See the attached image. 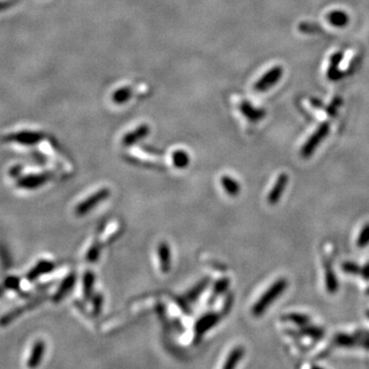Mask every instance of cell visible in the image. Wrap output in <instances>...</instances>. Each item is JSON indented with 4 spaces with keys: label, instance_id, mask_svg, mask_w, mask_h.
Wrapping results in <instances>:
<instances>
[{
    "label": "cell",
    "instance_id": "18",
    "mask_svg": "<svg viewBox=\"0 0 369 369\" xmlns=\"http://www.w3.org/2000/svg\"><path fill=\"white\" fill-rule=\"evenodd\" d=\"M209 283H210V279L208 277L203 278L201 281L198 282V284H196L186 295L187 301L190 302H194L195 301H197L200 298V296L203 294V291H204L208 287Z\"/></svg>",
    "mask_w": 369,
    "mask_h": 369
},
{
    "label": "cell",
    "instance_id": "11",
    "mask_svg": "<svg viewBox=\"0 0 369 369\" xmlns=\"http://www.w3.org/2000/svg\"><path fill=\"white\" fill-rule=\"evenodd\" d=\"M280 75H281V70L279 68H273L269 70L257 81L256 85H254V88L259 92H265L267 88L272 86L278 80Z\"/></svg>",
    "mask_w": 369,
    "mask_h": 369
},
{
    "label": "cell",
    "instance_id": "38",
    "mask_svg": "<svg viewBox=\"0 0 369 369\" xmlns=\"http://www.w3.org/2000/svg\"><path fill=\"white\" fill-rule=\"evenodd\" d=\"M366 294H367V295H369V288H368V289L366 290Z\"/></svg>",
    "mask_w": 369,
    "mask_h": 369
},
{
    "label": "cell",
    "instance_id": "32",
    "mask_svg": "<svg viewBox=\"0 0 369 369\" xmlns=\"http://www.w3.org/2000/svg\"><path fill=\"white\" fill-rule=\"evenodd\" d=\"M21 172H22V167H20V165H17V167L12 168L9 170V175L12 176V177H18V176H20Z\"/></svg>",
    "mask_w": 369,
    "mask_h": 369
},
{
    "label": "cell",
    "instance_id": "29",
    "mask_svg": "<svg viewBox=\"0 0 369 369\" xmlns=\"http://www.w3.org/2000/svg\"><path fill=\"white\" fill-rule=\"evenodd\" d=\"M100 253H101V246L99 243L93 244L90 249H88L86 253V260L90 263H96L99 258H100Z\"/></svg>",
    "mask_w": 369,
    "mask_h": 369
},
{
    "label": "cell",
    "instance_id": "3",
    "mask_svg": "<svg viewBox=\"0 0 369 369\" xmlns=\"http://www.w3.org/2000/svg\"><path fill=\"white\" fill-rule=\"evenodd\" d=\"M220 321H221V314H218V313L209 312L201 316L194 326L195 336L198 338H201L203 335L209 332V330L212 327H214Z\"/></svg>",
    "mask_w": 369,
    "mask_h": 369
},
{
    "label": "cell",
    "instance_id": "13",
    "mask_svg": "<svg viewBox=\"0 0 369 369\" xmlns=\"http://www.w3.org/2000/svg\"><path fill=\"white\" fill-rule=\"evenodd\" d=\"M158 258L162 273L168 274L171 269V251L167 242H161L158 245Z\"/></svg>",
    "mask_w": 369,
    "mask_h": 369
},
{
    "label": "cell",
    "instance_id": "22",
    "mask_svg": "<svg viewBox=\"0 0 369 369\" xmlns=\"http://www.w3.org/2000/svg\"><path fill=\"white\" fill-rule=\"evenodd\" d=\"M244 356V349L242 347H236L234 348L229 356L227 357V360L223 366L224 369H233L238 365V363L241 361Z\"/></svg>",
    "mask_w": 369,
    "mask_h": 369
},
{
    "label": "cell",
    "instance_id": "35",
    "mask_svg": "<svg viewBox=\"0 0 369 369\" xmlns=\"http://www.w3.org/2000/svg\"><path fill=\"white\" fill-rule=\"evenodd\" d=\"M361 275L365 280H369V264H367L363 267L362 271H361Z\"/></svg>",
    "mask_w": 369,
    "mask_h": 369
},
{
    "label": "cell",
    "instance_id": "37",
    "mask_svg": "<svg viewBox=\"0 0 369 369\" xmlns=\"http://www.w3.org/2000/svg\"><path fill=\"white\" fill-rule=\"evenodd\" d=\"M366 316H367V317L369 318V311H367V312H366Z\"/></svg>",
    "mask_w": 369,
    "mask_h": 369
},
{
    "label": "cell",
    "instance_id": "19",
    "mask_svg": "<svg viewBox=\"0 0 369 369\" xmlns=\"http://www.w3.org/2000/svg\"><path fill=\"white\" fill-rule=\"evenodd\" d=\"M43 135L39 133H22L15 136H12V139L15 142H18L23 145H35L39 143L42 139Z\"/></svg>",
    "mask_w": 369,
    "mask_h": 369
},
{
    "label": "cell",
    "instance_id": "34",
    "mask_svg": "<svg viewBox=\"0 0 369 369\" xmlns=\"http://www.w3.org/2000/svg\"><path fill=\"white\" fill-rule=\"evenodd\" d=\"M358 343H360V346L363 348L369 350V337H360V339H358Z\"/></svg>",
    "mask_w": 369,
    "mask_h": 369
},
{
    "label": "cell",
    "instance_id": "2",
    "mask_svg": "<svg viewBox=\"0 0 369 369\" xmlns=\"http://www.w3.org/2000/svg\"><path fill=\"white\" fill-rule=\"evenodd\" d=\"M110 196V190L108 188H103L99 190L98 192L94 193L90 197H87L85 200L80 202L79 204L76 206L75 212L79 216L86 215L88 212L94 210L100 203L108 199Z\"/></svg>",
    "mask_w": 369,
    "mask_h": 369
},
{
    "label": "cell",
    "instance_id": "20",
    "mask_svg": "<svg viewBox=\"0 0 369 369\" xmlns=\"http://www.w3.org/2000/svg\"><path fill=\"white\" fill-rule=\"evenodd\" d=\"M230 279L229 278H221L218 281H215L213 284V288L211 291V296L209 298L208 302L211 304L212 302H214L216 299H218L221 295L225 294V292L228 290L229 286H230Z\"/></svg>",
    "mask_w": 369,
    "mask_h": 369
},
{
    "label": "cell",
    "instance_id": "5",
    "mask_svg": "<svg viewBox=\"0 0 369 369\" xmlns=\"http://www.w3.org/2000/svg\"><path fill=\"white\" fill-rule=\"evenodd\" d=\"M328 133V127L326 125H322L320 126L319 129H318L307 141V143L304 144L302 148V151H301V155L303 157V158H308L311 156V154L313 153V152L315 151L316 147L318 146V144H319L322 138L327 134Z\"/></svg>",
    "mask_w": 369,
    "mask_h": 369
},
{
    "label": "cell",
    "instance_id": "33",
    "mask_svg": "<svg viewBox=\"0 0 369 369\" xmlns=\"http://www.w3.org/2000/svg\"><path fill=\"white\" fill-rule=\"evenodd\" d=\"M232 302H233V296L230 295V296L228 297V299L226 301V304L224 306V313H228L229 311H230L231 306H232Z\"/></svg>",
    "mask_w": 369,
    "mask_h": 369
},
{
    "label": "cell",
    "instance_id": "8",
    "mask_svg": "<svg viewBox=\"0 0 369 369\" xmlns=\"http://www.w3.org/2000/svg\"><path fill=\"white\" fill-rule=\"evenodd\" d=\"M56 268V265L54 262H50V261H39L38 262L33 268L28 272L26 278L28 281L30 282H33L35 281V280H37L39 277L43 276V275H46L50 272H53Z\"/></svg>",
    "mask_w": 369,
    "mask_h": 369
},
{
    "label": "cell",
    "instance_id": "27",
    "mask_svg": "<svg viewBox=\"0 0 369 369\" xmlns=\"http://www.w3.org/2000/svg\"><path fill=\"white\" fill-rule=\"evenodd\" d=\"M3 287L5 289H8V290L20 291V289H21V279L17 276H9L4 280Z\"/></svg>",
    "mask_w": 369,
    "mask_h": 369
},
{
    "label": "cell",
    "instance_id": "1",
    "mask_svg": "<svg viewBox=\"0 0 369 369\" xmlns=\"http://www.w3.org/2000/svg\"><path fill=\"white\" fill-rule=\"evenodd\" d=\"M287 281L284 278L277 280V281L270 286V288L267 290L265 294L259 299V301L254 303V306L251 309V313L254 317H259L265 313V311L269 308L270 304L285 290L287 286Z\"/></svg>",
    "mask_w": 369,
    "mask_h": 369
},
{
    "label": "cell",
    "instance_id": "6",
    "mask_svg": "<svg viewBox=\"0 0 369 369\" xmlns=\"http://www.w3.org/2000/svg\"><path fill=\"white\" fill-rule=\"evenodd\" d=\"M150 134V127L147 124H142L132 132L127 133L122 137V145L125 147H131L142 141L148 134Z\"/></svg>",
    "mask_w": 369,
    "mask_h": 369
},
{
    "label": "cell",
    "instance_id": "26",
    "mask_svg": "<svg viewBox=\"0 0 369 369\" xmlns=\"http://www.w3.org/2000/svg\"><path fill=\"white\" fill-rule=\"evenodd\" d=\"M335 342L340 347H353L356 343H358V338L356 336L341 334L335 336Z\"/></svg>",
    "mask_w": 369,
    "mask_h": 369
},
{
    "label": "cell",
    "instance_id": "12",
    "mask_svg": "<svg viewBox=\"0 0 369 369\" xmlns=\"http://www.w3.org/2000/svg\"><path fill=\"white\" fill-rule=\"evenodd\" d=\"M45 354V342L41 339L36 340L32 347L29 359H28V367L35 368L39 366L43 360Z\"/></svg>",
    "mask_w": 369,
    "mask_h": 369
},
{
    "label": "cell",
    "instance_id": "15",
    "mask_svg": "<svg viewBox=\"0 0 369 369\" xmlns=\"http://www.w3.org/2000/svg\"><path fill=\"white\" fill-rule=\"evenodd\" d=\"M96 276L92 271H86L83 274L82 284H83V297L86 301H91L94 295Z\"/></svg>",
    "mask_w": 369,
    "mask_h": 369
},
{
    "label": "cell",
    "instance_id": "30",
    "mask_svg": "<svg viewBox=\"0 0 369 369\" xmlns=\"http://www.w3.org/2000/svg\"><path fill=\"white\" fill-rule=\"evenodd\" d=\"M341 269L342 271L347 273V274H352V275H358L361 274L362 268H360V266L352 263V262H346L341 265Z\"/></svg>",
    "mask_w": 369,
    "mask_h": 369
},
{
    "label": "cell",
    "instance_id": "9",
    "mask_svg": "<svg viewBox=\"0 0 369 369\" xmlns=\"http://www.w3.org/2000/svg\"><path fill=\"white\" fill-rule=\"evenodd\" d=\"M287 184H288V175L286 173L280 174L278 176V179H277L273 189L270 191V193L268 194V198H267V199H268V202L270 203V204L274 205L280 200V198H281Z\"/></svg>",
    "mask_w": 369,
    "mask_h": 369
},
{
    "label": "cell",
    "instance_id": "24",
    "mask_svg": "<svg viewBox=\"0 0 369 369\" xmlns=\"http://www.w3.org/2000/svg\"><path fill=\"white\" fill-rule=\"evenodd\" d=\"M302 335L314 339H321L324 336V330L317 326H303L301 330Z\"/></svg>",
    "mask_w": 369,
    "mask_h": 369
},
{
    "label": "cell",
    "instance_id": "25",
    "mask_svg": "<svg viewBox=\"0 0 369 369\" xmlns=\"http://www.w3.org/2000/svg\"><path fill=\"white\" fill-rule=\"evenodd\" d=\"M285 318L287 321L294 323L296 325H299V326H306L310 322V318L308 316L302 315V314H298V313H292V314L286 315Z\"/></svg>",
    "mask_w": 369,
    "mask_h": 369
},
{
    "label": "cell",
    "instance_id": "7",
    "mask_svg": "<svg viewBox=\"0 0 369 369\" xmlns=\"http://www.w3.org/2000/svg\"><path fill=\"white\" fill-rule=\"evenodd\" d=\"M76 279H77V275H76L75 273H70L69 275H67L63 279V281L61 282L58 290L56 291L55 296L53 297V301L55 302H62L70 294L71 290L75 286Z\"/></svg>",
    "mask_w": 369,
    "mask_h": 369
},
{
    "label": "cell",
    "instance_id": "31",
    "mask_svg": "<svg viewBox=\"0 0 369 369\" xmlns=\"http://www.w3.org/2000/svg\"><path fill=\"white\" fill-rule=\"evenodd\" d=\"M93 311L95 316H99L103 309V303H104V298L101 294H97L93 297Z\"/></svg>",
    "mask_w": 369,
    "mask_h": 369
},
{
    "label": "cell",
    "instance_id": "36",
    "mask_svg": "<svg viewBox=\"0 0 369 369\" xmlns=\"http://www.w3.org/2000/svg\"><path fill=\"white\" fill-rule=\"evenodd\" d=\"M5 290H6V289H5L3 286H0V298H2V297H3Z\"/></svg>",
    "mask_w": 369,
    "mask_h": 369
},
{
    "label": "cell",
    "instance_id": "10",
    "mask_svg": "<svg viewBox=\"0 0 369 369\" xmlns=\"http://www.w3.org/2000/svg\"><path fill=\"white\" fill-rule=\"evenodd\" d=\"M38 302H39V301H36L35 302H30L29 304H26V306L17 307L15 309H12V310L8 311L7 313H5L4 315H2L1 317H0V326L5 327V326L11 324L16 319H18V318L20 316H22L25 312H26L27 310H29V309L34 308L35 306H37Z\"/></svg>",
    "mask_w": 369,
    "mask_h": 369
},
{
    "label": "cell",
    "instance_id": "21",
    "mask_svg": "<svg viewBox=\"0 0 369 369\" xmlns=\"http://www.w3.org/2000/svg\"><path fill=\"white\" fill-rule=\"evenodd\" d=\"M173 167L179 169H185L190 165V155L184 150H175L171 155Z\"/></svg>",
    "mask_w": 369,
    "mask_h": 369
},
{
    "label": "cell",
    "instance_id": "14",
    "mask_svg": "<svg viewBox=\"0 0 369 369\" xmlns=\"http://www.w3.org/2000/svg\"><path fill=\"white\" fill-rule=\"evenodd\" d=\"M132 96H133L132 88L130 86H122L113 92L111 96V100L114 104L123 105L131 100Z\"/></svg>",
    "mask_w": 369,
    "mask_h": 369
},
{
    "label": "cell",
    "instance_id": "4",
    "mask_svg": "<svg viewBox=\"0 0 369 369\" xmlns=\"http://www.w3.org/2000/svg\"><path fill=\"white\" fill-rule=\"evenodd\" d=\"M49 179L50 175L48 173L28 174L20 177L17 181V186L25 190H36L37 188L44 186L49 181Z\"/></svg>",
    "mask_w": 369,
    "mask_h": 369
},
{
    "label": "cell",
    "instance_id": "28",
    "mask_svg": "<svg viewBox=\"0 0 369 369\" xmlns=\"http://www.w3.org/2000/svg\"><path fill=\"white\" fill-rule=\"evenodd\" d=\"M369 244V223L366 224L359 234L358 240H357V245L360 248H364Z\"/></svg>",
    "mask_w": 369,
    "mask_h": 369
},
{
    "label": "cell",
    "instance_id": "17",
    "mask_svg": "<svg viewBox=\"0 0 369 369\" xmlns=\"http://www.w3.org/2000/svg\"><path fill=\"white\" fill-rule=\"evenodd\" d=\"M221 184L225 190V192L232 197H235L240 194L241 186L240 184L234 180L233 177L229 175H224L221 177Z\"/></svg>",
    "mask_w": 369,
    "mask_h": 369
},
{
    "label": "cell",
    "instance_id": "16",
    "mask_svg": "<svg viewBox=\"0 0 369 369\" xmlns=\"http://www.w3.org/2000/svg\"><path fill=\"white\" fill-rule=\"evenodd\" d=\"M239 109L242 112L243 115L251 121H258L264 116V113L262 111L254 108L247 101H241L239 103Z\"/></svg>",
    "mask_w": 369,
    "mask_h": 369
},
{
    "label": "cell",
    "instance_id": "23",
    "mask_svg": "<svg viewBox=\"0 0 369 369\" xmlns=\"http://www.w3.org/2000/svg\"><path fill=\"white\" fill-rule=\"evenodd\" d=\"M325 284H326V289L329 291L330 294H335V292L337 291L338 288V283H337V278L332 268H326L325 272Z\"/></svg>",
    "mask_w": 369,
    "mask_h": 369
}]
</instances>
